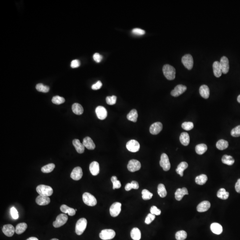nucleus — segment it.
Returning <instances> with one entry per match:
<instances>
[{"mask_svg":"<svg viewBox=\"0 0 240 240\" xmlns=\"http://www.w3.org/2000/svg\"><path fill=\"white\" fill-rule=\"evenodd\" d=\"M82 170L80 167H76L72 171L70 175L71 178L75 181L80 180L82 177Z\"/></svg>","mask_w":240,"mask_h":240,"instance_id":"nucleus-13","label":"nucleus"},{"mask_svg":"<svg viewBox=\"0 0 240 240\" xmlns=\"http://www.w3.org/2000/svg\"><path fill=\"white\" fill-rule=\"evenodd\" d=\"M26 240H38V238L35 237H31L27 239Z\"/></svg>","mask_w":240,"mask_h":240,"instance_id":"nucleus-59","label":"nucleus"},{"mask_svg":"<svg viewBox=\"0 0 240 240\" xmlns=\"http://www.w3.org/2000/svg\"><path fill=\"white\" fill-rule=\"evenodd\" d=\"M95 112L98 118L100 120H104L107 116V111L104 107L98 106L96 108Z\"/></svg>","mask_w":240,"mask_h":240,"instance_id":"nucleus-16","label":"nucleus"},{"mask_svg":"<svg viewBox=\"0 0 240 240\" xmlns=\"http://www.w3.org/2000/svg\"><path fill=\"white\" fill-rule=\"evenodd\" d=\"M182 64L185 67L189 70H191L194 65V60L193 57L190 54H186L182 57Z\"/></svg>","mask_w":240,"mask_h":240,"instance_id":"nucleus-8","label":"nucleus"},{"mask_svg":"<svg viewBox=\"0 0 240 240\" xmlns=\"http://www.w3.org/2000/svg\"><path fill=\"white\" fill-rule=\"evenodd\" d=\"M51 240H59L58 239H57V238H53V239H51Z\"/></svg>","mask_w":240,"mask_h":240,"instance_id":"nucleus-61","label":"nucleus"},{"mask_svg":"<svg viewBox=\"0 0 240 240\" xmlns=\"http://www.w3.org/2000/svg\"><path fill=\"white\" fill-rule=\"evenodd\" d=\"M83 144L85 148L89 150H93L96 147L93 140L89 137H85L84 139Z\"/></svg>","mask_w":240,"mask_h":240,"instance_id":"nucleus-20","label":"nucleus"},{"mask_svg":"<svg viewBox=\"0 0 240 240\" xmlns=\"http://www.w3.org/2000/svg\"><path fill=\"white\" fill-rule=\"evenodd\" d=\"M121 204L118 202L114 203L112 205L110 209L111 216L112 217H116L118 216L121 211Z\"/></svg>","mask_w":240,"mask_h":240,"instance_id":"nucleus-11","label":"nucleus"},{"mask_svg":"<svg viewBox=\"0 0 240 240\" xmlns=\"http://www.w3.org/2000/svg\"><path fill=\"white\" fill-rule=\"evenodd\" d=\"M160 165L165 171H167L170 170L171 167L170 163L168 156L166 153H162L161 155Z\"/></svg>","mask_w":240,"mask_h":240,"instance_id":"nucleus-6","label":"nucleus"},{"mask_svg":"<svg viewBox=\"0 0 240 240\" xmlns=\"http://www.w3.org/2000/svg\"><path fill=\"white\" fill-rule=\"evenodd\" d=\"M89 170L91 174L93 176H97L99 174V164L97 162H92L89 166Z\"/></svg>","mask_w":240,"mask_h":240,"instance_id":"nucleus-23","label":"nucleus"},{"mask_svg":"<svg viewBox=\"0 0 240 240\" xmlns=\"http://www.w3.org/2000/svg\"><path fill=\"white\" fill-rule=\"evenodd\" d=\"M73 144L78 153H83L84 152L85 147L83 144L80 142L79 140L77 139L74 140L73 141Z\"/></svg>","mask_w":240,"mask_h":240,"instance_id":"nucleus-21","label":"nucleus"},{"mask_svg":"<svg viewBox=\"0 0 240 240\" xmlns=\"http://www.w3.org/2000/svg\"><path fill=\"white\" fill-rule=\"evenodd\" d=\"M87 225V221L85 218H81L78 220L76 225V233L78 235H80L85 230Z\"/></svg>","mask_w":240,"mask_h":240,"instance_id":"nucleus-3","label":"nucleus"},{"mask_svg":"<svg viewBox=\"0 0 240 240\" xmlns=\"http://www.w3.org/2000/svg\"><path fill=\"white\" fill-rule=\"evenodd\" d=\"M142 198L144 200H150V199L152 198L153 196V194L150 193L149 191L145 190V189L142 191Z\"/></svg>","mask_w":240,"mask_h":240,"instance_id":"nucleus-45","label":"nucleus"},{"mask_svg":"<svg viewBox=\"0 0 240 240\" xmlns=\"http://www.w3.org/2000/svg\"><path fill=\"white\" fill-rule=\"evenodd\" d=\"M208 177L205 174H201L195 178V182L198 185H203L206 183Z\"/></svg>","mask_w":240,"mask_h":240,"instance_id":"nucleus-38","label":"nucleus"},{"mask_svg":"<svg viewBox=\"0 0 240 240\" xmlns=\"http://www.w3.org/2000/svg\"><path fill=\"white\" fill-rule=\"evenodd\" d=\"M210 205H211L209 201L206 200L202 201L197 206V210L200 213L206 212L210 208Z\"/></svg>","mask_w":240,"mask_h":240,"instance_id":"nucleus-22","label":"nucleus"},{"mask_svg":"<svg viewBox=\"0 0 240 240\" xmlns=\"http://www.w3.org/2000/svg\"><path fill=\"white\" fill-rule=\"evenodd\" d=\"M213 73L214 76L217 78H219L222 76V70L220 62L217 61H215L213 65Z\"/></svg>","mask_w":240,"mask_h":240,"instance_id":"nucleus-24","label":"nucleus"},{"mask_svg":"<svg viewBox=\"0 0 240 240\" xmlns=\"http://www.w3.org/2000/svg\"><path fill=\"white\" fill-rule=\"evenodd\" d=\"M210 229L213 233L217 235L221 234L223 231V228L220 224L217 223H213L210 226Z\"/></svg>","mask_w":240,"mask_h":240,"instance_id":"nucleus-26","label":"nucleus"},{"mask_svg":"<svg viewBox=\"0 0 240 240\" xmlns=\"http://www.w3.org/2000/svg\"><path fill=\"white\" fill-rule=\"evenodd\" d=\"M180 142L185 146H187L190 143V136L188 133L183 132L181 134L180 136Z\"/></svg>","mask_w":240,"mask_h":240,"instance_id":"nucleus-28","label":"nucleus"},{"mask_svg":"<svg viewBox=\"0 0 240 240\" xmlns=\"http://www.w3.org/2000/svg\"><path fill=\"white\" fill-rule=\"evenodd\" d=\"M181 127L185 130L190 131L194 128V125L192 122H185L182 123Z\"/></svg>","mask_w":240,"mask_h":240,"instance_id":"nucleus-46","label":"nucleus"},{"mask_svg":"<svg viewBox=\"0 0 240 240\" xmlns=\"http://www.w3.org/2000/svg\"><path fill=\"white\" fill-rule=\"evenodd\" d=\"M82 199L83 202L86 205L89 206H94L97 204L96 198L90 193H85L83 194Z\"/></svg>","mask_w":240,"mask_h":240,"instance_id":"nucleus-4","label":"nucleus"},{"mask_svg":"<svg viewBox=\"0 0 240 240\" xmlns=\"http://www.w3.org/2000/svg\"><path fill=\"white\" fill-rule=\"evenodd\" d=\"M106 101L108 105H111V106L115 105L117 102V97L114 95L107 97L106 98Z\"/></svg>","mask_w":240,"mask_h":240,"instance_id":"nucleus-47","label":"nucleus"},{"mask_svg":"<svg viewBox=\"0 0 240 240\" xmlns=\"http://www.w3.org/2000/svg\"><path fill=\"white\" fill-rule=\"evenodd\" d=\"M113 184V189L115 190L116 189H119L121 187V183L118 180H116L115 181L112 182Z\"/></svg>","mask_w":240,"mask_h":240,"instance_id":"nucleus-56","label":"nucleus"},{"mask_svg":"<svg viewBox=\"0 0 240 240\" xmlns=\"http://www.w3.org/2000/svg\"><path fill=\"white\" fill-rule=\"evenodd\" d=\"M139 187V185L138 183L136 181H133L131 183L126 184L125 186V190L127 191H129L132 189L137 190L138 189Z\"/></svg>","mask_w":240,"mask_h":240,"instance_id":"nucleus-40","label":"nucleus"},{"mask_svg":"<svg viewBox=\"0 0 240 240\" xmlns=\"http://www.w3.org/2000/svg\"><path fill=\"white\" fill-rule=\"evenodd\" d=\"M223 163L228 166H232L235 162L234 158L232 156L225 155L223 156L222 159Z\"/></svg>","mask_w":240,"mask_h":240,"instance_id":"nucleus-33","label":"nucleus"},{"mask_svg":"<svg viewBox=\"0 0 240 240\" xmlns=\"http://www.w3.org/2000/svg\"><path fill=\"white\" fill-rule=\"evenodd\" d=\"M75 211H77V209H75Z\"/></svg>","mask_w":240,"mask_h":240,"instance_id":"nucleus-62","label":"nucleus"},{"mask_svg":"<svg viewBox=\"0 0 240 240\" xmlns=\"http://www.w3.org/2000/svg\"><path fill=\"white\" fill-rule=\"evenodd\" d=\"M2 231L6 236L11 237L14 235L15 229L12 225L8 224L4 226L2 228Z\"/></svg>","mask_w":240,"mask_h":240,"instance_id":"nucleus-17","label":"nucleus"},{"mask_svg":"<svg viewBox=\"0 0 240 240\" xmlns=\"http://www.w3.org/2000/svg\"><path fill=\"white\" fill-rule=\"evenodd\" d=\"M163 72L165 77L168 80H172L175 78V69L170 65H165L162 69Z\"/></svg>","mask_w":240,"mask_h":240,"instance_id":"nucleus-1","label":"nucleus"},{"mask_svg":"<svg viewBox=\"0 0 240 240\" xmlns=\"http://www.w3.org/2000/svg\"><path fill=\"white\" fill-rule=\"evenodd\" d=\"M131 237L134 240H140L141 238V232L138 228H134L131 232Z\"/></svg>","mask_w":240,"mask_h":240,"instance_id":"nucleus-31","label":"nucleus"},{"mask_svg":"<svg viewBox=\"0 0 240 240\" xmlns=\"http://www.w3.org/2000/svg\"><path fill=\"white\" fill-rule=\"evenodd\" d=\"M155 215L154 214H152V213H149L148 215H147L145 220V223L147 224H150L153 220L155 219Z\"/></svg>","mask_w":240,"mask_h":240,"instance_id":"nucleus-49","label":"nucleus"},{"mask_svg":"<svg viewBox=\"0 0 240 240\" xmlns=\"http://www.w3.org/2000/svg\"><path fill=\"white\" fill-rule=\"evenodd\" d=\"M150 212L152 214L155 215H160L161 214V211L158 209L156 206H153L150 209Z\"/></svg>","mask_w":240,"mask_h":240,"instance_id":"nucleus-51","label":"nucleus"},{"mask_svg":"<svg viewBox=\"0 0 240 240\" xmlns=\"http://www.w3.org/2000/svg\"><path fill=\"white\" fill-rule=\"evenodd\" d=\"M126 148L130 152L135 153L139 150L140 145L139 143L135 140H131L126 144Z\"/></svg>","mask_w":240,"mask_h":240,"instance_id":"nucleus-9","label":"nucleus"},{"mask_svg":"<svg viewBox=\"0 0 240 240\" xmlns=\"http://www.w3.org/2000/svg\"><path fill=\"white\" fill-rule=\"evenodd\" d=\"M237 102L240 103V95H239L237 97Z\"/></svg>","mask_w":240,"mask_h":240,"instance_id":"nucleus-60","label":"nucleus"},{"mask_svg":"<svg viewBox=\"0 0 240 240\" xmlns=\"http://www.w3.org/2000/svg\"><path fill=\"white\" fill-rule=\"evenodd\" d=\"M72 109L73 112L78 115H81L84 112L83 108L80 104L77 103L73 104L72 107Z\"/></svg>","mask_w":240,"mask_h":240,"instance_id":"nucleus-30","label":"nucleus"},{"mask_svg":"<svg viewBox=\"0 0 240 240\" xmlns=\"http://www.w3.org/2000/svg\"><path fill=\"white\" fill-rule=\"evenodd\" d=\"M235 190L237 193H240V179H238L236 183Z\"/></svg>","mask_w":240,"mask_h":240,"instance_id":"nucleus-57","label":"nucleus"},{"mask_svg":"<svg viewBox=\"0 0 240 240\" xmlns=\"http://www.w3.org/2000/svg\"><path fill=\"white\" fill-rule=\"evenodd\" d=\"M163 125L160 122H157L152 124L149 128L150 133L153 135H157L162 130Z\"/></svg>","mask_w":240,"mask_h":240,"instance_id":"nucleus-15","label":"nucleus"},{"mask_svg":"<svg viewBox=\"0 0 240 240\" xmlns=\"http://www.w3.org/2000/svg\"><path fill=\"white\" fill-rule=\"evenodd\" d=\"M102 86V82L100 80H98V81H97V83L92 85L91 88H92V89H93V90H98V89H101Z\"/></svg>","mask_w":240,"mask_h":240,"instance_id":"nucleus-53","label":"nucleus"},{"mask_svg":"<svg viewBox=\"0 0 240 240\" xmlns=\"http://www.w3.org/2000/svg\"><path fill=\"white\" fill-rule=\"evenodd\" d=\"M60 209L63 213H68L70 216H73L75 215L76 212L74 209L71 208L65 205H63L60 207Z\"/></svg>","mask_w":240,"mask_h":240,"instance_id":"nucleus-27","label":"nucleus"},{"mask_svg":"<svg viewBox=\"0 0 240 240\" xmlns=\"http://www.w3.org/2000/svg\"><path fill=\"white\" fill-rule=\"evenodd\" d=\"M36 202L37 204L39 205H46L50 204V199L48 197L39 195L37 197L36 199Z\"/></svg>","mask_w":240,"mask_h":240,"instance_id":"nucleus-18","label":"nucleus"},{"mask_svg":"<svg viewBox=\"0 0 240 240\" xmlns=\"http://www.w3.org/2000/svg\"><path fill=\"white\" fill-rule=\"evenodd\" d=\"M132 33L134 35H138V36L144 35L145 33V31L144 30L139 28L134 29L132 30Z\"/></svg>","mask_w":240,"mask_h":240,"instance_id":"nucleus-52","label":"nucleus"},{"mask_svg":"<svg viewBox=\"0 0 240 240\" xmlns=\"http://www.w3.org/2000/svg\"><path fill=\"white\" fill-rule=\"evenodd\" d=\"M10 212L11 214V216H12L13 219L16 220V219H18V211L14 207H12L11 208Z\"/></svg>","mask_w":240,"mask_h":240,"instance_id":"nucleus-50","label":"nucleus"},{"mask_svg":"<svg viewBox=\"0 0 240 240\" xmlns=\"http://www.w3.org/2000/svg\"><path fill=\"white\" fill-rule=\"evenodd\" d=\"M117 180V178L116 176H112V177H111V181L112 182Z\"/></svg>","mask_w":240,"mask_h":240,"instance_id":"nucleus-58","label":"nucleus"},{"mask_svg":"<svg viewBox=\"0 0 240 240\" xmlns=\"http://www.w3.org/2000/svg\"><path fill=\"white\" fill-rule=\"evenodd\" d=\"M37 192L40 195L49 197L53 194V190L51 187L44 185H39L36 188Z\"/></svg>","mask_w":240,"mask_h":240,"instance_id":"nucleus-2","label":"nucleus"},{"mask_svg":"<svg viewBox=\"0 0 240 240\" xmlns=\"http://www.w3.org/2000/svg\"><path fill=\"white\" fill-rule=\"evenodd\" d=\"M36 89L38 91L42 93H47L50 90V87L47 85H44L43 84H38L36 85Z\"/></svg>","mask_w":240,"mask_h":240,"instance_id":"nucleus-42","label":"nucleus"},{"mask_svg":"<svg viewBox=\"0 0 240 240\" xmlns=\"http://www.w3.org/2000/svg\"><path fill=\"white\" fill-rule=\"evenodd\" d=\"M158 193L161 198H165L166 196L167 193L166 190L164 185L160 184L158 185Z\"/></svg>","mask_w":240,"mask_h":240,"instance_id":"nucleus-39","label":"nucleus"},{"mask_svg":"<svg viewBox=\"0 0 240 240\" xmlns=\"http://www.w3.org/2000/svg\"><path fill=\"white\" fill-rule=\"evenodd\" d=\"M93 58L96 62L99 63L102 61V56L100 55L99 53H95L93 55Z\"/></svg>","mask_w":240,"mask_h":240,"instance_id":"nucleus-55","label":"nucleus"},{"mask_svg":"<svg viewBox=\"0 0 240 240\" xmlns=\"http://www.w3.org/2000/svg\"><path fill=\"white\" fill-rule=\"evenodd\" d=\"M187 90V87L182 85H177L173 90L171 92L172 96L174 97H178L184 93Z\"/></svg>","mask_w":240,"mask_h":240,"instance_id":"nucleus-12","label":"nucleus"},{"mask_svg":"<svg viewBox=\"0 0 240 240\" xmlns=\"http://www.w3.org/2000/svg\"><path fill=\"white\" fill-rule=\"evenodd\" d=\"M138 117V113L137 110L133 109L127 115V118L129 121L133 122H137Z\"/></svg>","mask_w":240,"mask_h":240,"instance_id":"nucleus-32","label":"nucleus"},{"mask_svg":"<svg viewBox=\"0 0 240 240\" xmlns=\"http://www.w3.org/2000/svg\"><path fill=\"white\" fill-rule=\"evenodd\" d=\"M27 228V225L25 223H20L17 225L15 228L16 233L20 234L23 233Z\"/></svg>","mask_w":240,"mask_h":240,"instance_id":"nucleus-35","label":"nucleus"},{"mask_svg":"<svg viewBox=\"0 0 240 240\" xmlns=\"http://www.w3.org/2000/svg\"><path fill=\"white\" fill-rule=\"evenodd\" d=\"M228 146V142L223 139L220 140L216 143V147L219 150H224L227 148Z\"/></svg>","mask_w":240,"mask_h":240,"instance_id":"nucleus-34","label":"nucleus"},{"mask_svg":"<svg viewBox=\"0 0 240 240\" xmlns=\"http://www.w3.org/2000/svg\"><path fill=\"white\" fill-rule=\"evenodd\" d=\"M52 102L53 104H56V105H61V104L64 103L65 102V99L63 97H60L59 96H56L52 97Z\"/></svg>","mask_w":240,"mask_h":240,"instance_id":"nucleus-44","label":"nucleus"},{"mask_svg":"<svg viewBox=\"0 0 240 240\" xmlns=\"http://www.w3.org/2000/svg\"><path fill=\"white\" fill-rule=\"evenodd\" d=\"M231 134L233 137H238L240 136V125L233 128L231 130Z\"/></svg>","mask_w":240,"mask_h":240,"instance_id":"nucleus-48","label":"nucleus"},{"mask_svg":"<svg viewBox=\"0 0 240 240\" xmlns=\"http://www.w3.org/2000/svg\"><path fill=\"white\" fill-rule=\"evenodd\" d=\"M220 63L222 68V73L224 74H227L230 69L229 61L227 57L225 56L222 57L220 60Z\"/></svg>","mask_w":240,"mask_h":240,"instance_id":"nucleus-14","label":"nucleus"},{"mask_svg":"<svg viewBox=\"0 0 240 240\" xmlns=\"http://www.w3.org/2000/svg\"><path fill=\"white\" fill-rule=\"evenodd\" d=\"M55 167V165L54 164L50 163L46 166H44L42 167V171L44 173H49L51 172Z\"/></svg>","mask_w":240,"mask_h":240,"instance_id":"nucleus-41","label":"nucleus"},{"mask_svg":"<svg viewBox=\"0 0 240 240\" xmlns=\"http://www.w3.org/2000/svg\"><path fill=\"white\" fill-rule=\"evenodd\" d=\"M68 219V217L66 214H60L57 217L55 221L53 222V226L55 228L60 227L66 223Z\"/></svg>","mask_w":240,"mask_h":240,"instance_id":"nucleus-7","label":"nucleus"},{"mask_svg":"<svg viewBox=\"0 0 240 240\" xmlns=\"http://www.w3.org/2000/svg\"><path fill=\"white\" fill-rule=\"evenodd\" d=\"M207 145L204 144L198 145L195 147L196 152L199 155H202L207 151Z\"/></svg>","mask_w":240,"mask_h":240,"instance_id":"nucleus-36","label":"nucleus"},{"mask_svg":"<svg viewBox=\"0 0 240 240\" xmlns=\"http://www.w3.org/2000/svg\"><path fill=\"white\" fill-rule=\"evenodd\" d=\"M229 193L227 192L224 188H222L218 190L217 193V196L219 198L222 200H226L229 197Z\"/></svg>","mask_w":240,"mask_h":240,"instance_id":"nucleus-37","label":"nucleus"},{"mask_svg":"<svg viewBox=\"0 0 240 240\" xmlns=\"http://www.w3.org/2000/svg\"><path fill=\"white\" fill-rule=\"evenodd\" d=\"M200 96L205 99H208L209 96L210 91L208 86L205 85H201L199 89Z\"/></svg>","mask_w":240,"mask_h":240,"instance_id":"nucleus-25","label":"nucleus"},{"mask_svg":"<svg viewBox=\"0 0 240 240\" xmlns=\"http://www.w3.org/2000/svg\"><path fill=\"white\" fill-rule=\"evenodd\" d=\"M188 190L186 188L184 187L182 189H178L177 190L175 193V197L176 199L177 200H181L182 199L184 196L185 195H188Z\"/></svg>","mask_w":240,"mask_h":240,"instance_id":"nucleus-19","label":"nucleus"},{"mask_svg":"<svg viewBox=\"0 0 240 240\" xmlns=\"http://www.w3.org/2000/svg\"><path fill=\"white\" fill-rule=\"evenodd\" d=\"M188 164L186 162H181L179 164V165L177 166V168L176 169V172L177 174H179L180 176L183 177V172L185 170L188 168Z\"/></svg>","mask_w":240,"mask_h":240,"instance_id":"nucleus-29","label":"nucleus"},{"mask_svg":"<svg viewBox=\"0 0 240 240\" xmlns=\"http://www.w3.org/2000/svg\"><path fill=\"white\" fill-rule=\"evenodd\" d=\"M115 232L111 229L102 230L99 234V237L102 240H108L113 239L115 236Z\"/></svg>","mask_w":240,"mask_h":240,"instance_id":"nucleus-5","label":"nucleus"},{"mask_svg":"<svg viewBox=\"0 0 240 240\" xmlns=\"http://www.w3.org/2000/svg\"><path fill=\"white\" fill-rule=\"evenodd\" d=\"M141 168V164L139 161L135 159H132L129 161L127 168L130 171L134 172L139 170Z\"/></svg>","mask_w":240,"mask_h":240,"instance_id":"nucleus-10","label":"nucleus"},{"mask_svg":"<svg viewBox=\"0 0 240 240\" xmlns=\"http://www.w3.org/2000/svg\"><path fill=\"white\" fill-rule=\"evenodd\" d=\"M187 234L184 230L179 231L176 233V239L177 240H184L187 237Z\"/></svg>","mask_w":240,"mask_h":240,"instance_id":"nucleus-43","label":"nucleus"},{"mask_svg":"<svg viewBox=\"0 0 240 240\" xmlns=\"http://www.w3.org/2000/svg\"><path fill=\"white\" fill-rule=\"evenodd\" d=\"M80 65V61L76 59V60L72 61V62L71 63V67H72V68H78V67H79Z\"/></svg>","mask_w":240,"mask_h":240,"instance_id":"nucleus-54","label":"nucleus"}]
</instances>
